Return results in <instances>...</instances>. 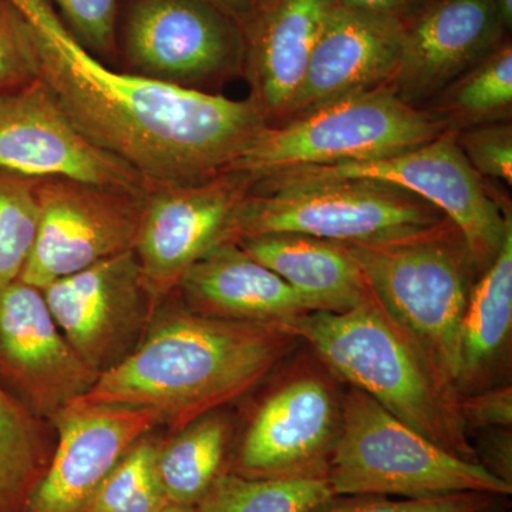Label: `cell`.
<instances>
[{"mask_svg": "<svg viewBox=\"0 0 512 512\" xmlns=\"http://www.w3.org/2000/svg\"><path fill=\"white\" fill-rule=\"evenodd\" d=\"M52 423L59 443L28 512H82L111 468L163 417L146 407L72 404Z\"/></svg>", "mask_w": 512, "mask_h": 512, "instance_id": "obj_17", "label": "cell"}, {"mask_svg": "<svg viewBox=\"0 0 512 512\" xmlns=\"http://www.w3.org/2000/svg\"><path fill=\"white\" fill-rule=\"evenodd\" d=\"M328 480H268L227 471L195 512H311L333 497Z\"/></svg>", "mask_w": 512, "mask_h": 512, "instance_id": "obj_26", "label": "cell"}, {"mask_svg": "<svg viewBox=\"0 0 512 512\" xmlns=\"http://www.w3.org/2000/svg\"><path fill=\"white\" fill-rule=\"evenodd\" d=\"M457 146L484 180L512 185V121L457 131Z\"/></svg>", "mask_w": 512, "mask_h": 512, "instance_id": "obj_32", "label": "cell"}, {"mask_svg": "<svg viewBox=\"0 0 512 512\" xmlns=\"http://www.w3.org/2000/svg\"><path fill=\"white\" fill-rule=\"evenodd\" d=\"M237 242L281 276L309 312H348L369 295L365 276L339 242L301 234L258 235Z\"/></svg>", "mask_w": 512, "mask_h": 512, "instance_id": "obj_21", "label": "cell"}, {"mask_svg": "<svg viewBox=\"0 0 512 512\" xmlns=\"http://www.w3.org/2000/svg\"><path fill=\"white\" fill-rule=\"evenodd\" d=\"M262 178H372L413 192L439 208L461 232L480 275L493 264L512 228L511 210L463 156L457 146L456 130L444 131L423 146L382 160L301 168Z\"/></svg>", "mask_w": 512, "mask_h": 512, "instance_id": "obj_9", "label": "cell"}, {"mask_svg": "<svg viewBox=\"0 0 512 512\" xmlns=\"http://www.w3.org/2000/svg\"><path fill=\"white\" fill-rule=\"evenodd\" d=\"M50 457L39 419L0 383V512H28Z\"/></svg>", "mask_w": 512, "mask_h": 512, "instance_id": "obj_25", "label": "cell"}, {"mask_svg": "<svg viewBox=\"0 0 512 512\" xmlns=\"http://www.w3.org/2000/svg\"><path fill=\"white\" fill-rule=\"evenodd\" d=\"M458 409L468 434L473 431L511 429L512 387L510 384H497L477 392L460 394Z\"/></svg>", "mask_w": 512, "mask_h": 512, "instance_id": "obj_33", "label": "cell"}, {"mask_svg": "<svg viewBox=\"0 0 512 512\" xmlns=\"http://www.w3.org/2000/svg\"><path fill=\"white\" fill-rule=\"evenodd\" d=\"M493 2L495 10L503 20L505 29L511 33L512 30V0H491Z\"/></svg>", "mask_w": 512, "mask_h": 512, "instance_id": "obj_37", "label": "cell"}, {"mask_svg": "<svg viewBox=\"0 0 512 512\" xmlns=\"http://www.w3.org/2000/svg\"><path fill=\"white\" fill-rule=\"evenodd\" d=\"M476 450L478 463L493 476L512 484V436L511 429L478 431Z\"/></svg>", "mask_w": 512, "mask_h": 512, "instance_id": "obj_34", "label": "cell"}, {"mask_svg": "<svg viewBox=\"0 0 512 512\" xmlns=\"http://www.w3.org/2000/svg\"><path fill=\"white\" fill-rule=\"evenodd\" d=\"M254 180L242 171L187 185H154L144 197L134 252L158 308L211 249L232 241V228Z\"/></svg>", "mask_w": 512, "mask_h": 512, "instance_id": "obj_12", "label": "cell"}, {"mask_svg": "<svg viewBox=\"0 0 512 512\" xmlns=\"http://www.w3.org/2000/svg\"><path fill=\"white\" fill-rule=\"evenodd\" d=\"M161 443L150 434L138 440L111 468L82 512H160L171 505L157 474Z\"/></svg>", "mask_w": 512, "mask_h": 512, "instance_id": "obj_27", "label": "cell"}, {"mask_svg": "<svg viewBox=\"0 0 512 512\" xmlns=\"http://www.w3.org/2000/svg\"><path fill=\"white\" fill-rule=\"evenodd\" d=\"M429 0H336L338 6L363 15L404 23L413 18Z\"/></svg>", "mask_w": 512, "mask_h": 512, "instance_id": "obj_35", "label": "cell"}, {"mask_svg": "<svg viewBox=\"0 0 512 512\" xmlns=\"http://www.w3.org/2000/svg\"><path fill=\"white\" fill-rule=\"evenodd\" d=\"M0 168L37 180L147 190L133 168L83 136L40 76L0 96Z\"/></svg>", "mask_w": 512, "mask_h": 512, "instance_id": "obj_15", "label": "cell"}, {"mask_svg": "<svg viewBox=\"0 0 512 512\" xmlns=\"http://www.w3.org/2000/svg\"><path fill=\"white\" fill-rule=\"evenodd\" d=\"M336 0H271L245 26L242 77L269 126L284 120Z\"/></svg>", "mask_w": 512, "mask_h": 512, "instance_id": "obj_19", "label": "cell"}, {"mask_svg": "<svg viewBox=\"0 0 512 512\" xmlns=\"http://www.w3.org/2000/svg\"><path fill=\"white\" fill-rule=\"evenodd\" d=\"M510 37L491 0H429L404 23L399 64L383 87L426 109Z\"/></svg>", "mask_w": 512, "mask_h": 512, "instance_id": "obj_16", "label": "cell"}, {"mask_svg": "<svg viewBox=\"0 0 512 512\" xmlns=\"http://www.w3.org/2000/svg\"><path fill=\"white\" fill-rule=\"evenodd\" d=\"M252 6H254V10L261 8V6L266 5V3L271 2V0H251Z\"/></svg>", "mask_w": 512, "mask_h": 512, "instance_id": "obj_39", "label": "cell"}, {"mask_svg": "<svg viewBox=\"0 0 512 512\" xmlns=\"http://www.w3.org/2000/svg\"><path fill=\"white\" fill-rule=\"evenodd\" d=\"M28 20L40 79L83 136L148 187L211 180L269 127L254 101L184 89L101 62L47 0H9Z\"/></svg>", "mask_w": 512, "mask_h": 512, "instance_id": "obj_1", "label": "cell"}, {"mask_svg": "<svg viewBox=\"0 0 512 512\" xmlns=\"http://www.w3.org/2000/svg\"><path fill=\"white\" fill-rule=\"evenodd\" d=\"M448 130L512 119V42L505 40L423 109Z\"/></svg>", "mask_w": 512, "mask_h": 512, "instance_id": "obj_24", "label": "cell"}, {"mask_svg": "<svg viewBox=\"0 0 512 512\" xmlns=\"http://www.w3.org/2000/svg\"><path fill=\"white\" fill-rule=\"evenodd\" d=\"M498 495L458 493L427 500H406L384 495H333L311 512H491Z\"/></svg>", "mask_w": 512, "mask_h": 512, "instance_id": "obj_29", "label": "cell"}, {"mask_svg": "<svg viewBox=\"0 0 512 512\" xmlns=\"http://www.w3.org/2000/svg\"><path fill=\"white\" fill-rule=\"evenodd\" d=\"M42 292L64 338L100 375L136 349L157 311L134 249Z\"/></svg>", "mask_w": 512, "mask_h": 512, "instance_id": "obj_13", "label": "cell"}, {"mask_svg": "<svg viewBox=\"0 0 512 512\" xmlns=\"http://www.w3.org/2000/svg\"><path fill=\"white\" fill-rule=\"evenodd\" d=\"M128 73L212 90L242 77L244 29L210 0H131L121 33Z\"/></svg>", "mask_w": 512, "mask_h": 512, "instance_id": "obj_10", "label": "cell"}, {"mask_svg": "<svg viewBox=\"0 0 512 512\" xmlns=\"http://www.w3.org/2000/svg\"><path fill=\"white\" fill-rule=\"evenodd\" d=\"M153 319L136 349L72 404L146 407L178 431L261 386L302 345L281 326L201 315L180 298Z\"/></svg>", "mask_w": 512, "mask_h": 512, "instance_id": "obj_2", "label": "cell"}, {"mask_svg": "<svg viewBox=\"0 0 512 512\" xmlns=\"http://www.w3.org/2000/svg\"><path fill=\"white\" fill-rule=\"evenodd\" d=\"M229 471L268 480H328L346 384L302 343L264 380Z\"/></svg>", "mask_w": 512, "mask_h": 512, "instance_id": "obj_6", "label": "cell"}, {"mask_svg": "<svg viewBox=\"0 0 512 512\" xmlns=\"http://www.w3.org/2000/svg\"><path fill=\"white\" fill-rule=\"evenodd\" d=\"M402 43V23L336 6L281 123L384 86L399 64Z\"/></svg>", "mask_w": 512, "mask_h": 512, "instance_id": "obj_18", "label": "cell"}, {"mask_svg": "<svg viewBox=\"0 0 512 512\" xmlns=\"http://www.w3.org/2000/svg\"><path fill=\"white\" fill-rule=\"evenodd\" d=\"M146 191L70 178L39 180V227L20 281L43 289L133 249Z\"/></svg>", "mask_w": 512, "mask_h": 512, "instance_id": "obj_11", "label": "cell"}, {"mask_svg": "<svg viewBox=\"0 0 512 512\" xmlns=\"http://www.w3.org/2000/svg\"><path fill=\"white\" fill-rule=\"evenodd\" d=\"M328 483L335 495L427 500L458 493L505 497L512 484L454 456L407 426L369 394L346 386L342 434Z\"/></svg>", "mask_w": 512, "mask_h": 512, "instance_id": "obj_7", "label": "cell"}, {"mask_svg": "<svg viewBox=\"0 0 512 512\" xmlns=\"http://www.w3.org/2000/svg\"><path fill=\"white\" fill-rule=\"evenodd\" d=\"M39 76V57L28 20L9 0H0V96Z\"/></svg>", "mask_w": 512, "mask_h": 512, "instance_id": "obj_30", "label": "cell"}, {"mask_svg": "<svg viewBox=\"0 0 512 512\" xmlns=\"http://www.w3.org/2000/svg\"><path fill=\"white\" fill-rule=\"evenodd\" d=\"M175 295L191 311L255 325H292L306 313L302 299L281 276L238 242H224L188 269Z\"/></svg>", "mask_w": 512, "mask_h": 512, "instance_id": "obj_20", "label": "cell"}, {"mask_svg": "<svg viewBox=\"0 0 512 512\" xmlns=\"http://www.w3.org/2000/svg\"><path fill=\"white\" fill-rule=\"evenodd\" d=\"M286 329L346 386L369 394L448 453L480 464L460 416V394L440 379L372 292L348 312L306 313Z\"/></svg>", "mask_w": 512, "mask_h": 512, "instance_id": "obj_3", "label": "cell"}, {"mask_svg": "<svg viewBox=\"0 0 512 512\" xmlns=\"http://www.w3.org/2000/svg\"><path fill=\"white\" fill-rule=\"evenodd\" d=\"M446 220L439 208L386 181L262 178L239 207L232 241L301 234L342 244H379L413 237Z\"/></svg>", "mask_w": 512, "mask_h": 512, "instance_id": "obj_5", "label": "cell"}, {"mask_svg": "<svg viewBox=\"0 0 512 512\" xmlns=\"http://www.w3.org/2000/svg\"><path fill=\"white\" fill-rule=\"evenodd\" d=\"M160 512H195L194 507H181V505H168L165 510Z\"/></svg>", "mask_w": 512, "mask_h": 512, "instance_id": "obj_38", "label": "cell"}, {"mask_svg": "<svg viewBox=\"0 0 512 512\" xmlns=\"http://www.w3.org/2000/svg\"><path fill=\"white\" fill-rule=\"evenodd\" d=\"M339 244L387 315L458 393L461 322L480 276L461 232L446 220L397 241Z\"/></svg>", "mask_w": 512, "mask_h": 512, "instance_id": "obj_4", "label": "cell"}, {"mask_svg": "<svg viewBox=\"0 0 512 512\" xmlns=\"http://www.w3.org/2000/svg\"><path fill=\"white\" fill-rule=\"evenodd\" d=\"M64 25L94 57L111 62L117 55L120 0H52Z\"/></svg>", "mask_w": 512, "mask_h": 512, "instance_id": "obj_31", "label": "cell"}, {"mask_svg": "<svg viewBox=\"0 0 512 512\" xmlns=\"http://www.w3.org/2000/svg\"><path fill=\"white\" fill-rule=\"evenodd\" d=\"M447 130L427 111L380 86L269 126L229 170L255 181L281 171L382 160L423 146Z\"/></svg>", "mask_w": 512, "mask_h": 512, "instance_id": "obj_8", "label": "cell"}, {"mask_svg": "<svg viewBox=\"0 0 512 512\" xmlns=\"http://www.w3.org/2000/svg\"><path fill=\"white\" fill-rule=\"evenodd\" d=\"M512 335V228L493 264L478 276L460 333L458 394L497 386Z\"/></svg>", "mask_w": 512, "mask_h": 512, "instance_id": "obj_22", "label": "cell"}, {"mask_svg": "<svg viewBox=\"0 0 512 512\" xmlns=\"http://www.w3.org/2000/svg\"><path fill=\"white\" fill-rule=\"evenodd\" d=\"M175 433L158 450V480L171 505L195 507L229 471L231 421L214 410Z\"/></svg>", "mask_w": 512, "mask_h": 512, "instance_id": "obj_23", "label": "cell"}, {"mask_svg": "<svg viewBox=\"0 0 512 512\" xmlns=\"http://www.w3.org/2000/svg\"><path fill=\"white\" fill-rule=\"evenodd\" d=\"M37 178L0 168V291L18 281L39 227Z\"/></svg>", "mask_w": 512, "mask_h": 512, "instance_id": "obj_28", "label": "cell"}, {"mask_svg": "<svg viewBox=\"0 0 512 512\" xmlns=\"http://www.w3.org/2000/svg\"><path fill=\"white\" fill-rule=\"evenodd\" d=\"M99 376L64 338L42 289L18 279L0 291V383L33 416L53 421Z\"/></svg>", "mask_w": 512, "mask_h": 512, "instance_id": "obj_14", "label": "cell"}, {"mask_svg": "<svg viewBox=\"0 0 512 512\" xmlns=\"http://www.w3.org/2000/svg\"><path fill=\"white\" fill-rule=\"evenodd\" d=\"M210 2L237 20L242 29H245L254 15V6H252L251 0H210Z\"/></svg>", "mask_w": 512, "mask_h": 512, "instance_id": "obj_36", "label": "cell"}]
</instances>
